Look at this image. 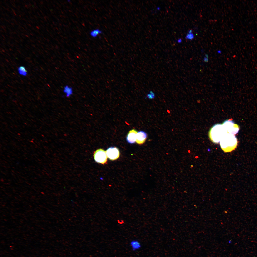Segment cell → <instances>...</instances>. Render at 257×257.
<instances>
[{
  "instance_id": "cell-1",
  "label": "cell",
  "mask_w": 257,
  "mask_h": 257,
  "mask_svg": "<svg viewBox=\"0 0 257 257\" xmlns=\"http://www.w3.org/2000/svg\"><path fill=\"white\" fill-rule=\"evenodd\" d=\"M237 143V140L235 135L228 133L223 136L220 142L221 148L225 152L234 150Z\"/></svg>"
},
{
  "instance_id": "cell-2",
  "label": "cell",
  "mask_w": 257,
  "mask_h": 257,
  "mask_svg": "<svg viewBox=\"0 0 257 257\" xmlns=\"http://www.w3.org/2000/svg\"><path fill=\"white\" fill-rule=\"evenodd\" d=\"M226 134L222 124H217L211 128L209 132V138L212 142L218 143Z\"/></svg>"
},
{
  "instance_id": "cell-3",
  "label": "cell",
  "mask_w": 257,
  "mask_h": 257,
  "mask_svg": "<svg viewBox=\"0 0 257 257\" xmlns=\"http://www.w3.org/2000/svg\"><path fill=\"white\" fill-rule=\"evenodd\" d=\"M222 125L227 133L235 135L239 130L238 126L231 119L225 121Z\"/></svg>"
},
{
  "instance_id": "cell-4",
  "label": "cell",
  "mask_w": 257,
  "mask_h": 257,
  "mask_svg": "<svg viewBox=\"0 0 257 257\" xmlns=\"http://www.w3.org/2000/svg\"><path fill=\"white\" fill-rule=\"evenodd\" d=\"M93 156L95 161L98 163L104 164L107 162L108 157L106 152L102 149H98L94 151Z\"/></svg>"
},
{
  "instance_id": "cell-5",
  "label": "cell",
  "mask_w": 257,
  "mask_h": 257,
  "mask_svg": "<svg viewBox=\"0 0 257 257\" xmlns=\"http://www.w3.org/2000/svg\"><path fill=\"white\" fill-rule=\"evenodd\" d=\"M107 157L111 160H114L118 158L120 156V152L118 149L116 147H111L106 151Z\"/></svg>"
},
{
  "instance_id": "cell-6",
  "label": "cell",
  "mask_w": 257,
  "mask_h": 257,
  "mask_svg": "<svg viewBox=\"0 0 257 257\" xmlns=\"http://www.w3.org/2000/svg\"><path fill=\"white\" fill-rule=\"evenodd\" d=\"M137 133V131L135 129H133L129 131L126 137V140L128 143L131 144L135 143Z\"/></svg>"
},
{
  "instance_id": "cell-7",
  "label": "cell",
  "mask_w": 257,
  "mask_h": 257,
  "mask_svg": "<svg viewBox=\"0 0 257 257\" xmlns=\"http://www.w3.org/2000/svg\"><path fill=\"white\" fill-rule=\"evenodd\" d=\"M147 135L144 132L140 131L137 133L136 142L139 145L143 144L147 138Z\"/></svg>"
},
{
  "instance_id": "cell-8",
  "label": "cell",
  "mask_w": 257,
  "mask_h": 257,
  "mask_svg": "<svg viewBox=\"0 0 257 257\" xmlns=\"http://www.w3.org/2000/svg\"><path fill=\"white\" fill-rule=\"evenodd\" d=\"M130 245L133 250V251L139 249L141 247L140 243L137 240L132 241L130 242Z\"/></svg>"
},
{
  "instance_id": "cell-9",
  "label": "cell",
  "mask_w": 257,
  "mask_h": 257,
  "mask_svg": "<svg viewBox=\"0 0 257 257\" xmlns=\"http://www.w3.org/2000/svg\"><path fill=\"white\" fill-rule=\"evenodd\" d=\"M63 92L65 94L67 97H69L73 93L72 88L69 86H65L64 87Z\"/></svg>"
},
{
  "instance_id": "cell-10",
  "label": "cell",
  "mask_w": 257,
  "mask_h": 257,
  "mask_svg": "<svg viewBox=\"0 0 257 257\" xmlns=\"http://www.w3.org/2000/svg\"><path fill=\"white\" fill-rule=\"evenodd\" d=\"M17 70L20 75L23 76H26L27 75V72L24 66H19Z\"/></svg>"
},
{
  "instance_id": "cell-11",
  "label": "cell",
  "mask_w": 257,
  "mask_h": 257,
  "mask_svg": "<svg viewBox=\"0 0 257 257\" xmlns=\"http://www.w3.org/2000/svg\"><path fill=\"white\" fill-rule=\"evenodd\" d=\"M102 31L99 29H96L90 32L91 36L93 38L96 37L98 35L102 33Z\"/></svg>"
},
{
  "instance_id": "cell-12",
  "label": "cell",
  "mask_w": 257,
  "mask_h": 257,
  "mask_svg": "<svg viewBox=\"0 0 257 257\" xmlns=\"http://www.w3.org/2000/svg\"><path fill=\"white\" fill-rule=\"evenodd\" d=\"M194 38V34L192 33H189L187 34L186 36V39H187L192 40Z\"/></svg>"
},
{
  "instance_id": "cell-13",
  "label": "cell",
  "mask_w": 257,
  "mask_h": 257,
  "mask_svg": "<svg viewBox=\"0 0 257 257\" xmlns=\"http://www.w3.org/2000/svg\"><path fill=\"white\" fill-rule=\"evenodd\" d=\"M147 96L148 98H153V97H154V94L153 93L148 94L147 95Z\"/></svg>"
},
{
  "instance_id": "cell-14",
  "label": "cell",
  "mask_w": 257,
  "mask_h": 257,
  "mask_svg": "<svg viewBox=\"0 0 257 257\" xmlns=\"http://www.w3.org/2000/svg\"><path fill=\"white\" fill-rule=\"evenodd\" d=\"M181 41L182 40L181 39H179L178 40V42L179 43L181 42Z\"/></svg>"
},
{
  "instance_id": "cell-15",
  "label": "cell",
  "mask_w": 257,
  "mask_h": 257,
  "mask_svg": "<svg viewBox=\"0 0 257 257\" xmlns=\"http://www.w3.org/2000/svg\"><path fill=\"white\" fill-rule=\"evenodd\" d=\"M192 30H190L188 31V33H192Z\"/></svg>"
}]
</instances>
